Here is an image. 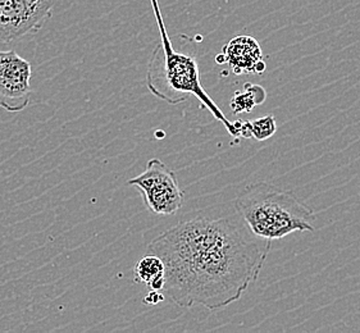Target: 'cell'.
Returning <instances> with one entry per match:
<instances>
[{
	"mask_svg": "<svg viewBox=\"0 0 360 333\" xmlns=\"http://www.w3.org/2000/svg\"><path fill=\"white\" fill-rule=\"evenodd\" d=\"M271 247V240L252 233L232 209L180 222L148 249L165 264L163 292L174 304L217 312L238 301L258 280Z\"/></svg>",
	"mask_w": 360,
	"mask_h": 333,
	"instance_id": "1",
	"label": "cell"
},
{
	"mask_svg": "<svg viewBox=\"0 0 360 333\" xmlns=\"http://www.w3.org/2000/svg\"><path fill=\"white\" fill-rule=\"evenodd\" d=\"M150 3L158 25L160 44L153 53L148 65L146 86L149 91L169 105H177L186 102L190 96H194L217 121L224 124L232 138H240L233 124L226 118L224 112L204 90L196 58L173 49L158 0H150Z\"/></svg>",
	"mask_w": 360,
	"mask_h": 333,
	"instance_id": "2",
	"label": "cell"
},
{
	"mask_svg": "<svg viewBox=\"0 0 360 333\" xmlns=\"http://www.w3.org/2000/svg\"><path fill=\"white\" fill-rule=\"evenodd\" d=\"M233 205L252 233L263 239L274 241L294 232L316 231V213L292 192L266 182L244 188Z\"/></svg>",
	"mask_w": 360,
	"mask_h": 333,
	"instance_id": "3",
	"label": "cell"
},
{
	"mask_svg": "<svg viewBox=\"0 0 360 333\" xmlns=\"http://www.w3.org/2000/svg\"><path fill=\"white\" fill-rule=\"evenodd\" d=\"M139 190L145 207L157 216H173L184 205L177 176L158 158L148 162L144 172L127 182Z\"/></svg>",
	"mask_w": 360,
	"mask_h": 333,
	"instance_id": "4",
	"label": "cell"
},
{
	"mask_svg": "<svg viewBox=\"0 0 360 333\" xmlns=\"http://www.w3.org/2000/svg\"><path fill=\"white\" fill-rule=\"evenodd\" d=\"M56 0H0V44L34 34L51 20Z\"/></svg>",
	"mask_w": 360,
	"mask_h": 333,
	"instance_id": "5",
	"label": "cell"
},
{
	"mask_svg": "<svg viewBox=\"0 0 360 333\" xmlns=\"http://www.w3.org/2000/svg\"><path fill=\"white\" fill-rule=\"evenodd\" d=\"M31 65L17 51H0V108L18 113L29 107L32 94Z\"/></svg>",
	"mask_w": 360,
	"mask_h": 333,
	"instance_id": "6",
	"label": "cell"
},
{
	"mask_svg": "<svg viewBox=\"0 0 360 333\" xmlns=\"http://www.w3.org/2000/svg\"><path fill=\"white\" fill-rule=\"evenodd\" d=\"M224 56L236 74L255 73V65L263 59L260 45L252 37H236L224 48Z\"/></svg>",
	"mask_w": 360,
	"mask_h": 333,
	"instance_id": "7",
	"label": "cell"
},
{
	"mask_svg": "<svg viewBox=\"0 0 360 333\" xmlns=\"http://www.w3.org/2000/svg\"><path fill=\"white\" fill-rule=\"evenodd\" d=\"M134 275L135 281L145 285L148 290L163 292L165 264L157 255L150 254L137 261L134 267Z\"/></svg>",
	"mask_w": 360,
	"mask_h": 333,
	"instance_id": "8",
	"label": "cell"
},
{
	"mask_svg": "<svg viewBox=\"0 0 360 333\" xmlns=\"http://www.w3.org/2000/svg\"><path fill=\"white\" fill-rule=\"evenodd\" d=\"M266 100V91L259 85L245 84L244 91H236L233 98L231 99V112L238 115V113H248L252 112L254 107L259 105Z\"/></svg>",
	"mask_w": 360,
	"mask_h": 333,
	"instance_id": "9",
	"label": "cell"
},
{
	"mask_svg": "<svg viewBox=\"0 0 360 333\" xmlns=\"http://www.w3.org/2000/svg\"><path fill=\"white\" fill-rule=\"evenodd\" d=\"M277 131V124L274 116L260 117L254 121L241 122L238 127V136L243 138H254L257 141H264L272 138Z\"/></svg>",
	"mask_w": 360,
	"mask_h": 333,
	"instance_id": "10",
	"label": "cell"
},
{
	"mask_svg": "<svg viewBox=\"0 0 360 333\" xmlns=\"http://www.w3.org/2000/svg\"><path fill=\"white\" fill-rule=\"evenodd\" d=\"M165 300V296L162 295V292L158 291H149L148 296L144 299V304L146 305H157Z\"/></svg>",
	"mask_w": 360,
	"mask_h": 333,
	"instance_id": "11",
	"label": "cell"
},
{
	"mask_svg": "<svg viewBox=\"0 0 360 333\" xmlns=\"http://www.w3.org/2000/svg\"><path fill=\"white\" fill-rule=\"evenodd\" d=\"M266 70V63H264V60L262 59V60H259V62L257 63V65H255V73H263Z\"/></svg>",
	"mask_w": 360,
	"mask_h": 333,
	"instance_id": "12",
	"label": "cell"
},
{
	"mask_svg": "<svg viewBox=\"0 0 360 333\" xmlns=\"http://www.w3.org/2000/svg\"><path fill=\"white\" fill-rule=\"evenodd\" d=\"M217 62H218V63H226V58H224V54L218 56V58H217Z\"/></svg>",
	"mask_w": 360,
	"mask_h": 333,
	"instance_id": "13",
	"label": "cell"
}]
</instances>
